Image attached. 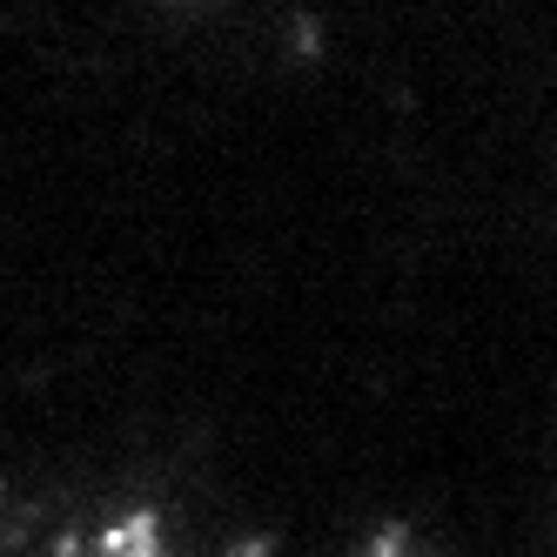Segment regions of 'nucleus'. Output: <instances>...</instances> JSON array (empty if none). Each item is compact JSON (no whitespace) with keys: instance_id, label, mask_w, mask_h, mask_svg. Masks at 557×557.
<instances>
[{"instance_id":"f257e3e1","label":"nucleus","mask_w":557,"mask_h":557,"mask_svg":"<svg viewBox=\"0 0 557 557\" xmlns=\"http://www.w3.org/2000/svg\"><path fill=\"white\" fill-rule=\"evenodd\" d=\"M88 557H175V544H169V524L154 510H122L108 524H95Z\"/></svg>"},{"instance_id":"f03ea898","label":"nucleus","mask_w":557,"mask_h":557,"mask_svg":"<svg viewBox=\"0 0 557 557\" xmlns=\"http://www.w3.org/2000/svg\"><path fill=\"white\" fill-rule=\"evenodd\" d=\"M370 557H423V550H410V544H396V537H383V544H370Z\"/></svg>"}]
</instances>
